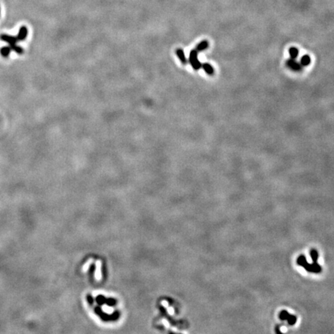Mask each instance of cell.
Listing matches in <instances>:
<instances>
[{"mask_svg": "<svg viewBox=\"0 0 334 334\" xmlns=\"http://www.w3.org/2000/svg\"><path fill=\"white\" fill-rule=\"evenodd\" d=\"M297 264L301 267L304 268L308 272L319 274L323 270L322 267L318 264V262H313L312 264L308 263L305 255H300L297 258Z\"/></svg>", "mask_w": 334, "mask_h": 334, "instance_id": "1", "label": "cell"}, {"mask_svg": "<svg viewBox=\"0 0 334 334\" xmlns=\"http://www.w3.org/2000/svg\"><path fill=\"white\" fill-rule=\"evenodd\" d=\"M189 62L190 65L192 66L195 71H199L201 68V63L198 60V52L195 49L192 50L190 53V57H189Z\"/></svg>", "mask_w": 334, "mask_h": 334, "instance_id": "2", "label": "cell"}, {"mask_svg": "<svg viewBox=\"0 0 334 334\" xmlns=\"http://www.w3.org/2000/svg\"><path fill=\"white\" fill-rule=\"evenodd\" d=\"M278 317H279L280 320H282V321L287 320L289 325H291V326L295 325L296 323V320H297V317H296L295 315L289 314V312H288L286 310L281 311Z\"/></svg>", "mask_w": 334, "mask_h": 334, "instance_id": "3", "label": "cell"}, {"mask_svg": "<svg viewBox=\"0 0 334 334\" xmlns=\"http://www.w3.org/2000/svg\"><path fill=\"white\" fill-rule=\"evenodd\" d=\"M286 65L289 68L294 71H300L302 69V66L300 64V63L296 61V59H292V58L286 60Z\"/></svg>", "mask_w": 334, "mask_h": 334, "instance_id": "4", "label": "cell"}, {"mask_svg": "<svg viewBox=\"0 0 334 334\" xmlns=\"http://www.w3.org/2000/svg\"><path fill=\"white\" fill-rule=\"evenodd\" d=\"M0 39H1L2 40H3V41L8 43L10 46L15 45V44H17V40H18L17 37H15V36H9V35H6V34L1 35V36H0Z\"/></svg>", "mask_w": 334, "mask_h": 334, "instance_id": "5", "label": "cell"}, {"mask_svg": "<svg viewBox=\"0 0 334 334\" xmlns=\"http://www.w3.org/2000/svg\"><path fill=\"white\" fill-rule=\"evenodd\" d=\"M27 33H28L27 28L26 27V26H22V27H20V31H19L18 36H17V40H20V41H23V40H26V36H27Z\"/></svg>", "mask_w": 334, "mask_h": 334, "instance_id": "6", "label": "cell"}, {"mask_svg": "<svg viewBox=\"0 0 334 334\" xmlns=\"http://www.w3.org/2000/svg\"><path fill=\"white\" fill-rule=\"evenodd\" d=\"M176 54L177 57H178V58H179V60H180L182 64H186L187 63V59H186L184 52H183V51L182 49H176Z\"/></svg>", "mask_w": 334, "mask_h": 334, "instance_id": "7", "label": "cell"}, {"mask_svg": "<svg viewBox=\"0 0 334 334\" xmlns=\"http://www.w3.org/2000/svg\"><path fill=\"white\" fill-rule=\"evenodd\" d=\"M208 47H209V43H208V41H207V40H203V41H201V43H199V44H197L195 50L197 51V52H201V51H204L206 49H207Z\"/></svg>", "mask_w": 334, "mask_h": 334, "instance_id": "8", "label": "cell"}, {"mask_svg": "<svg viewBox=\"0 0 334 334\" xmlns=\"http://www.w3.org/2000/svg\"><path fill=\"white\" fill-rule=\"evenodd\" d=\"M201 67L204 69V71H205L208 75H213V74H214V70H213V67H212L210 63H203Z\"/></svg>", "mask_w": 334, "mask_h": 334, "instance_id": "9", "label": "cell"}, {"mask_svg": "<svg viewBox=\"0 0 334 334\" xmlns=\"http://www.w3.org/2000/svg\"><path fill=\"white\" fill-rule=\"evenodd\" d=\"M311 63V58L309 56V55H304V56L302 57L301 60H300V64H301L302 67H306V66L309 65Z\"/></svg>", "mask_w": 334, "mask_h": 334, "instance_id": "10", "label": "cell"}, {"mask_svg": "<svg viewBox=\"0 0 334 334\" xmlns=\"http://www.w3.org/2000/svg\"><path fill=\"white\" fill-rule=\"evenodd\" d=\"M289 53L292 59H296L299 57V50L296 47H290L289 50Z\"/></svg>", "mask_w": 334, "mask_h": 334, "instance_id": "11", "label": "cell"}, {"mask_svg": "<svg viewBox=\"0 0 334 334\" xmlns=\"http://www.w3.org/2000/svg\"><path fill=\"white\" fill-rule=\"evenodd\" d=\"M10 51H11V48H10V47H3L0 49V54H1L2 56L4 57H8V56H9V54H10Z\"/></svg>", "mask_w": 334, "mask_h": 334, "instance_id": "12", "label": "cell"}, {"mask_svg": "<svg viewBox=\"0 0 334 334\" xmlns=\"http://www.w3.org/2000/svg\"><path fill=\"white\" fill-rule=\"evenodd\" d=\"M310 256L312 258L313 262H317L318 258H319V254L318 251L315 249H312L310 251Z\"/></svg>", "mask_w": 334, "mask_h": 334, "instance_id": "13", "label": "cell"}, {"mask_svg": "<svg viewBox=\"0 0 334 334\" xmlns=\"http://www.w3.org/2000/svg\"><path fill=\"white\" fill-rule=\"evenodd\" d=\"M10 48H11V51H15V52L17 53V54H22L23 53V50L22 47H19V46H17L16 44H15V45H13V46H10Z\"/></svg>", "mask_w": 334, "mask_h": 334, "instance_id": "14", "label": "cell"}, {"mask_svg": "<svg viewBox=\"0 0 334 334\" xmlns=\"http://www.w3.org/2000/svg\"><path fill=\"white\" fill-rule=\"evenodd\" d=\"M275 331H276L277 333H278V332H281V331H280L279 329V326H277L276 329H275Z\"/></svg>", "mask_w": 334, "mask_h": 334, "instance_id": "15", "label": "cell"}]
</instances>
